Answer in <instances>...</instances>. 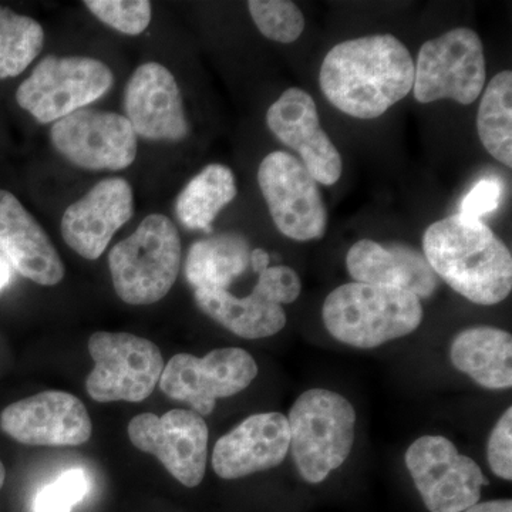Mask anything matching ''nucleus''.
Listing matches in <instances>:
<instances>
[{
	"mask_svg": "<svg viewBox=\"0 0 512 512\" xmlns=\"http://www.w3.org/2000/svg\"><path fill=\"white\" fill-rule=\"evenodd\" d=\"M181 238L170 218L151 214L109 254L114 289L128 305L161 301L177 281Z\"/></svg>",
	"mask_w": 512,
	"mask_h": 512,
	"instance_id": "5",
	"label": "nucleus"
},
{
	"mask_svg": "<svg viewBox=\"0 0 512 512\" xmlns=\"http://www.w3.org/2000/svg\"><path fill=\"white\" fill-rule=\"evenodd\" d=\"M269 262H271V258H269L268 252L262 248H256L254 251H251V256H249V265L254 269L255 274H261L264 272L266 268H269Z\"/></svg>",
	"mask_w": 512,
	"mask_h": 512,
	"instance_id": "34",
	"label": "nucleus"
},
{
	"mask_svg": "<svg viewBox=\"0 0 512 512\" xmlns=\"http://www.w3.org/2000/svg\"><path fill=\"white\" fill-rule=\"evenodd\" d=\"M0 252L20 275L37 285L55 286L63 281L62 259L45 229L6 190H0Z\"/></svg>",
	"mask_w": 512,
	"mask_h": 512,
	"instance_id": "19",
	"label": "nucleus"
},
{
	"mask_svg": "<svg viewBox=\"0 0 512 512\" xmlns=\"http://www.w3.org/2000/svg\"><path fill=\"white\" fill-rule=\"evenodd\" d=\"M501 198H503V184L494 177L481 178L461 202L460 215L481 220L484 215L497 210Z\"/></svg>",
	"mask_w": 512,
	"mask_h": 512,
	"instance_id": "32",
	"label": "nucleus"
},
{
	"mask_svg": "<svg viewBox=\"0 0 512 512\" xmlns=\"http://www.w3.org/2000/svg\"><path fill=\"white\" fill-rule=\"evenodd\" d=\"M89 352L94 369L86 390L96 402H143L163 375L161 350L141 336L97 332L89 340Z\"/></svg>",
	"mask_w": 512,
	"mask_h": 512,
	"instance_id": "8",
	"label": "nucleus"
},
{
	"mask_svg": "<svg viewBox=\"0 0 512 512\" xmlns=\"http://www.w3.org/2000/svg\"><path fill=\"white\" fill-rule=\"evenodd\" d=\"M6 480V470L5 466H3L2 460H0V490L3 488V484H5Z\"/></svg>",
	"mask_w": 512,
	"mask_h": 512,
	"instance_id": "36",
	"label": "nucleus"
},
{
	"mask_svg": "<svg viewBox=\"0 0 512 512\" xmlns=\"http://www.w3.org/2000/svg\"><path fill=\"white\" fill-rule=\"evenodd\" d=\"M0 429L28 446H82L92 437L93 423L79 397L50 390L6 407Z\"/></svg>",
	"mask_w": 512,
	"mask_h": 512,
	"instance_id": "14",
	"label": "nucleus"
},
{
	"mask_svg": "<svg viewBox=\"0 0 512 512\" xmlns=\"http://www.w3.org/2000/svg\"><path fill=\"white\" fill-rule=\"evenodd\" d=\"M114 74L92 57L47 56L20 84L16 101L39 123H56L109 93Z\"/></svg>",
	"mask_w": 512,
	"mask_h": 512,
	"instance_id": "6",
	"label": "nucleus"
},
{
	"mask_svg": "<svg viewBox=\"0 0 512 512\" xmlns=\"http://www.w3.org/2000/svg\"><path fill=\"white\" fill-rule=\"evenodd\" d=\"M10 281V266L8 261L0 258V291L9 284Z\"/></svg>",
	"mask_w": 512,
	"mask_h": 512,
	"instance_id": "35",
	"label": "nucleus"
},
{
	"mask_svg": "<svg viewBox=\"0 0 512 512\" xmlns=\"http://www.w3.org/2000/svg\"><path fill=\"white\" fill-rule=\"evenodd\" d=\"M404 461L430 512H463L480 503L488 484L476 461L458 453L446 437H420L407 448Z\"/></svg>",
	"mask_w": 512,
	"mask_h": 512,
	"instance_id": "9",
	"label": "nucleus"
},
{
	"mask_svg": "<svg viewBox=\"0 0 512 512\" xmlns=\"http://www.w3.org/2000/svg\"><path fill=\"white\" fill-rule=\"evenodd\" d=\"M53 147L67 161L90 171H120L137 157V136L113 111L77 110L50 130Z\"/></svg>",
	"mask_w": 512,
	"mask_h": 512,
	"instance_id": "13",
	"label": "nucleus"
},
{
	"mask_svg": "<svg viewBox=\"0 0 512 512\" xmlns=\"http://www.w3.org/2000/svg\"><path fill=\"white\" fill-rule=\"evenodd\" d=\"M463 512H512L511 500H493L474 504Z\"/></svg>",
	"mask_w": 512,
	"mask_h": 512,
	"instance_id": "33",
	"label": "nucleus"
},
{
	"mask_svg": "<svg viewBox=\"0 0 512 512\" xmlns=\"http://www.w3.org/2000/svg\"><path fill=\"white\" fill-rule=\"evenodd\" d=\"M194 298L205 315L239 338H269L286 326L282 305L269 299L256 286L245 298L222 289H195Z\"/></svg>",
	"mask_w": 512,
	"mask_h": 512,
	"instance_id": "22",
	"label": "nucleus"
},
{
	"mask_svg": "<svg viewBox=\"0 0 512 512\" xmlns=\"http://www.w3.org/2000/svg\"><path fill=\"white\" fill-rule=\"evenodd\" d=\"M251 248L238 234L212 235L194 242L185 261V276L195 289H222L244 274Z\"/></svg>",
	"mask_w": 512,
	"mask_h": 512,
	"instance_id": "23",
	"label": "nucleus"
},
{
	"mask_svg": "<svg viewBox=\"0 0 512 512\" xmlns=\"http://www.w3.org/2000/svg\"><path fill=\"white\" fill-rule=\"evenodd\" d=\"M266 126L286 147L298 153L302 164L318 184L335 185L342 177V156L320 126L311 94L291 87L266 113Z\"/></svg>",
	"mask_w": 512,
	"mask_h": 512,
	"instance_id": "15",
	"label": "nucleus"
},
{
	"mask_svg": "<svg viewBox=\"0 0 512 512\" xmlns=\"http://www.w3.org/2000/svg\"><path fill=\"white\" fill-rule=\"evenodd\" d=\"M231 168L210 164L185 185L175 201V214L185 228L212 232V222L237 197Z\"/></svg>",
	"mask_w": 512,
	"mask_h": 512,
	"instance_id": "24",
	"label": "nucleus"
},
{
	"mask_svg": "<svg viewBox=\"0 0 512 512\" xmlns=\"http://www.w3.org/2000/svg\"><path fill=\"white\" fill-rule=\"evenodd\" d=\"M491 471L505 481L512 480V409L508 407L491 431L487 444Z\"/></svg>",
	"mask_w": 512,
	"mask_h": 512,
	"instance_id": "30",
	"label": "nucleus"
},
{
	"mask_svg": "<svg viewBox=\"0 0 512 512\" xmlns=\"http://www.w3.org/2000/svg\"><path fill=\"white\" fill-rule=\"evenodd\" d=\"M420 299L403 289L350 282L329 293L322 319L330 335L357 349H375L419 328Z\"/></svg>",
	"mask_w": 512,
	"mask_h": 512,
	"instance_id": "3",
	"label": "nucleus"
},
{
	"mask_svg": "<svg viewBox=\"0 0 512 512\" xmlns=\"http://www.w3.org/2000/svg\"><path fill=\"white\" fill-rule=\"evenodd\" d=\"M293 461L306 483L319 484L343 466L356 436L355 407L325 389L302 393L286 417Z\"/></svg>",
	"mask_w": 512,
	"mask_h": 512,
	"instance_id": "4",
	"label": "nucleus"
},
{
	"mask_svg": "<svg viewBox=\"0 0 512 512\" xmlns=\"http://www.w3.org/2000/svg\"><path fill=\"white\" fill-rule=\"evenodd\" d=\"M127 433L138 450L157 457L185 487H197L204 480L210 431L200 414L184 409L163 416L143 413L130 421Z\"/></svg>",
	"mask_w": 512,
	"mask_h": 512,
	"instance_id": "12",
	"label": "nucleus"
},
{
	"mask_svg": "<svg viewBox=\"0 0 512 512\" xmlns=\"http://www.w3.org/2000/svg\"><path fill=\"white\" fill-rule=\"evenodd\" d=\"M450 360L458 372L488 390L512 386V338L493 326L461 330L450 346Z\"/></svg>",
	"mask_w": 512,
	"mask_h": 512,
	"instance_id": "21",
	"label": "nucleus"
},
{
	"mask_svg": "<svg viewBox=\"0 0 512 512\" xmlns=\"http://www.w3.org/2000/svg\"><path fill=\"white\" fill-rule=\"evenodd\" d=\"M258 184L282 235L299 242L325 237L328 211L322 192L298 158L284 151L268 154L259 165Z\"/></svg>",
	"mask_w": 512,
	"mask_h": 512,
	"instance_id": "10",
	"label": "nucleus"
},
{
	"mask_svg": "<svg viewBox=\"0 0 512 512\" xmlns=\"http://www.w3.org/2000/svg\"><path fill=\"white\" fill-rule=\"evenodd\" d=\"M289 446L291 431L284 414H254L217 441L212 468L224 480H238L281 466Z\"/></svg>",
	"mask_w": 512,
	"mask_h": 512,
	"instance_id": "18",
	"label": "nucleus"
},
{
	"mask_svg": "<svg viewBox=\"0 0 512 512\" xmlns=\"http://www.w3.org/2000/svg\"><path fill=\"white\" fill-rule=\"evenodd\" d=\"M248 10L259 32L274 42L289 45L305 29L302 10L289 0H249Z\"/></svg>",
	"mask_w": 512,
	"mask_h": 512,
	"instance_id": "27",
	"label": "nucleus"
},
{
	"mask_svg": "<svg viewBox=\"0 0 512 512\" xmlns=\"http://www.w3.org/2000/svg\"><path fill=\"white\" fill-rule=\"evenodd\" d=\"M89 480L83 470H69L36 495L35 512H70L86 497Z\"/></svg>",
	"mask_w": 512,
	"mask_h": 512,
	"instance_id": "29",
	"label": "nucleus"
},
{
	"mask_svg": "<svg viewBox=\"0 0 512 512\" xmlns=\"http://www.w3.org/2000/svg\"><path fill=\"white\" fill-rule=\"evenodd\" d=\"M423 252L437 278L468 301L491 306L510 296L511 251L483 221L457 214L433 222Z\"/></svg>",
	"mask_w": 512,
	"mask_h": 512,
	"instance_id": "2",
	"label": "nucleus"
},
{
	"mask_svg": "<svg viewBox=\"0 0 512 512\" xmlns=\"http://www.w3.org/2000/svg\"><path fill=\"white\" fill-rule=\"evenodd\" d=\"M477 131L485 150L512 167V73L495 74L481 97L477 114Z\"/></svg>",
	"mask_w": 512,
	"mask_h": 512,
	"instance_id": "25",
	"label": "nucleus"
},
{
	"mask_svg": "<svg viewBox=\"0 0 512 512\" xmlns=\"http://www.w3.org/2000/svg\"><path fill=\"white\" fill-rule=\"evenodd\" d=\"M487 77L484 46L470 28L448 30L421 46L414 64V99L421 104L439 100L473 104Z\"/></svg>",
	"mask_w": 512,
	"mask_h": 512,
	"instance_id": "7",
	"label": "nucleus"
},
{
	"mask_svg": "<svg viewBox=\"0 0 512 512\" xmlns=\"http://www.w3.org/2000/svg\"><path fill=\"white\" fill-rule=\"evenodd\" d=\"M45 45V30L29 16L0 6V80L25 72Z\"/></svg>",
	"mask_w": 512,
	"mask_h": 512,
	"instance_id": "26",
	"label": "nucleus"
},
{
	"mask_svg": "<svg viewBox=\"0 0 512 512\" xmlns=\"http://www.w3.org/2000/svg\"><path fill=\"white\" fill-rule=\"evenodd\" d=\"M258 376L247 350L215 349L204 357L180 353L164 366L160 387L170 399L190 404L192 412L210 416L218 399L244 392Z\"/></svg>",
	"mask_w": 512,
	"mask_h": 512,
	"instance_id": "11",
	"label": "nucleus"
},
{
	"mask_svg": "<svg viewBox=\"0 0 512 512\" xmlns=\"http://www.w3.org/2000/svg\"><path fill=\"white\" fill-rule=\"evenodd\" d=\"M124 111L137 137L181 141L190 133L180 87L163 64L137 67L124 90Z\"/></svg>",
	"mask_w": 512,
	"mask_h": 512,
	"instance_id": "16",
	"label": "nucleus"
},
{
	"mask_svg": "<svg viewBox=\"0 0 512 512\" xmlns=\"http://www.w3.org/2000/svg\"><path fill=\"white\" fill-rule=\"evenodd\" d=\"M84 6L104 25L130 36L141 35L153 13L148 0H86Z\"/></svg>",
	"mask_w": 512,
	"mask_h": 512,
	"instance_id": "28",
	"label": "nucleus"
},
{
	"mask_svg": "<svg viewBox=\"0 0 512 512\" xmlns=\"http://www.w3.org/2000/svg\"><path fill=\"white\" fill-rule=\"evenodd\" d=\"M258 276L256 288L279 305L295 302L301 295V278L289 266H269Z\"/></svg>",
	"mask_w": 512,
	"mask_h": 512,
	"instance_id": "31",
	"label": "nucleus"
},
{
	"mask_svg": "<svg viewBox=\"0 0 512 512\" xmlns=\"http://www.w3.org/2000/svg\"><path fill=\"white\" fill-rule=\"evenodd\" d=\"M133 212V190L126 180L100 181L64 211L60 224L64 242L83 258L99 259Z\"/></svg>",
	"mask_w": 512,
	"mask_h": 512,
	"instance_id": "17",
	"label": "nucleus"
},
{
	"mask_svg": "<svg viewBox=\"0 0 512 512\" xmlns=\"http://www.w3.org/2000/svg\"><path fill=\"white\" fill-rule=\"evenodd\" d=\"M412 53L393 35L345 40L320 66V90L332 106L360 120L383 116L413 90Z\"/></svg>",
	"mask_w": 512,
	"mask_h": 512,
	"instance_id": "1",
	"label": "nucleus"
},
{
	"mask_svg": "<svg viewBox=\"0 0 512 512\" xmlns=\"http://www.w3.org/2000/svg\"><path fill=\"white\" fill-rule=\"evenodd\" d=\"M346 268L359 284L403 289L419 299H429L439 286V278L424 255L409 245L384 247L362 239L349 249Z\"/></svg>",
	"mask_w": 512,
	"mask_h": 512,
	"instance_id": "20",
	"label": "nucleus"
}]
</instances>
